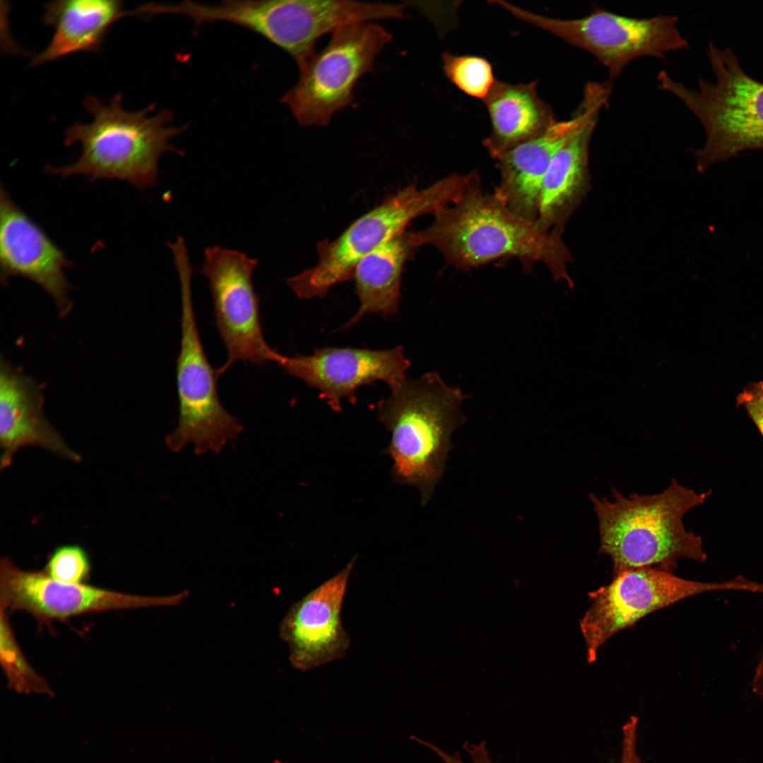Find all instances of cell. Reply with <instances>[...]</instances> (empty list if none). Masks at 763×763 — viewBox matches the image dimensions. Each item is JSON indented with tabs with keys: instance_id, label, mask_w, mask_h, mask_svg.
<instances>
[{
	"instance_id": "cell-5",
	"label": "cell",
	"mask_w": 763,
	"mask_h": 763,
	"mask_svg": "<svg viewBox=\"0 0 763 763\" xmlns=\"http://www.w3.org/2000/svg\"><path fill=\"white\" fill-rule=\"evenodd\" d=\"M706 54L715 79L700 78L697 90L664 71L657 76L660 89L680 99L704 129L705 143L696 153L699 170L744 150H763V83L745 72L729 47L711 41Z\"/></svg>"
},
{
	"instance_id": "cell-1",
	"label": "cell",
	"mask_w": 763,
	"mask_h": 763,
	"mask_svg": "<svg viewBox=\"0 0 763 763\" xmlns=\"http://www.w3.org/2000/svg\"><path fill=\"white\" fill-rule=\"evenodd\" d=\"M434 216L427 227L411 231L413 242L418 248L433 246L448 264L468 271L514 256L526 271L542 262L555 279L572 284L562 233L540 228L510 210L495 192H485L475 170L460 198Z\"/></svg>"
},
{
	"instance_id": "cell-8",
	"label": "cell",
	"mask_w": 763,
	"mask_h": 763,
	"mask_svg": "<svg viewBox=\"0 0 763 763\" xmlns=\"http://www.w3.org/2000/svg\"><path fill=\"white\" fill-rule=\"evenodd\" d=\"M391 39L372 22L337 29L326 47L299 67V80L282 102L300 125H328L352 102L357 81L373 71L376 57Z\"/></svg>"
},
{
	"instance_id": "cell-9",
	"label": "cell",
	"mask_w": 763,
	"mask_h": 763,
	"mask_svg": "<svg viewBox=\"0 0 763 763\" xmlns=\"http://www.w3.org/2000/svg\"><path fill=\"white\" fill-rule=\"evenodd\" d=\"M761 583L736 577L723 582H700L653 567L624 572L608 585L590 592L592 601L579 621L586 660L593 663L613 635L646 615L700 593L716 591L760 593Z\"/></svg>"
},
{
	"instance_id": "cell-26",
	"label": "cell",
	"mask_w": 763,
	"mask_h": 763,
	"mask_svg": "<svg viewBox=\"0 0 763 763\" xmlns=\"http://www.w3.org/2000/svg\"><path fill=\"white\" fill-rule=\"evenodd\" d=\"M743 406L763 436V382L747 387L738 396Z\"/></svg>"
},
{
	"instance_id": "cell-30",
	"label": "cell",
	"mask_w": 763,
	"mask_h": 763,
	"mask_svg": "<svg viewBox=\"0 0 763 763\" xmlns=\"http://www.w3.org/2000/svg\"><path fill=\"white\" fill-rule=\"evenodd\" d=\"M760 661H763V655L762 656V658H761Z\"/></svg>"
},
{
	"instance_id": "cell-14",
	"label": "cell",
	"mask_w": 763,
	"mask_h": 763,
	"mask_svg": "<svg viewBox=\"0 0 763 763\" xmlns=\"http://www.w3.org/2000/svg\"><path fill=\"white\" fill-rule=\"evenodd\" d=\"M611 90L609 82L588 81L582 100L569 119L556 122L542 135L496 160L500 182L494 192L510 210L536 221L542 183L554 157L591 117L600 112Z\"/></svg>"
},
{
	"instance_id": "cell-17",
	"label": "cell",
	"mask_w": 763,
	"mask_h": 763,
	"mask_svg": "<svg viewBox=\"0 0 763 763\" xmlns=\"http://www.w3.org/2000/svg\"><path fill=\"white\" fill-rule=\"evenodd\" d=\"M44 385L3 357L0 361L1 469L8 467L14 454L25 446H38L79 461L48 421L44 413Z\"/></svg>"
},
{
	"instance_id": "cell-7",
	"label": "cell",
	"mask_w": 763,
	"mask_h": 763,
	"mask_svg": "<svg viewBox=\"0 0 763 763\" xmlns=\"http://www.w3.org/2000/svg\"><path fill=\"white\" fill-rule=\"evenodd\" d=\"M174 259L181 291V340L176 366L179 418L177 428L166 437L165 442L175 452L193 443L196 454H218L243 427L218 398L219 376L208 360L196 321L188 252H177Z\"/></svg>"
},
{
	"instance_id": "cell-10",
	"label": "cell",
	"mask_w": 763,
	"mask_h": 763,
	"mask_svg": "<svg viewBox=\"0 0 763 763\" xmlns=\"http://www.w3.org/2000/svg\"><path fill=\"white\" fill-rule=\"evenodd\" d=\"M491 3L591 53L608 69L611 79L636 58L663 59L669 52L689 47L677 28L676 16L632 18L595 8L588 16L563 20L536 14L502 0Z\"/></svg>"
},
{
	"instance_id": "cell-28",
	"label": "cell",
	"mask_w": 763,
	"mask_h": 763,
	"mask_svg": "<svg viewBox=\"0 0 763 763\" xmlns=\"http://www.w3.org/2000/svg\"><path fill=\"white\" fill-rule=\"evenodd\" d=\"M754 691L763 698V663L759 662L756 669L754 680Z\"/></svg>"
},
{
	"instance_id": "cell-29",
	"label": "cell",
	"mask_w": 763,
	"mask_h": 763,
	"mask_svg": "<svg viewBox=\"0 0 763 763\" xmlns=\"http://www.w3.org/2000/svg\"><path fill=\"white\" fill-rule=\"evenodd\" d=\"M274 763H285V762H282V761H280V760H278V759H276V760L274 761Z\"/></svg>"
},
{
	"instance_id": "cell-19",
	"label": "cell",
	"mask_w": 763,
	"mask_h": 763,
	"mask_svg": "<svg viewBox=\"0 0 763 763\" xmlns=\"http://www.w3.org/2000/svg\"><path fill=\"white\" fill-rule=\"evenodd\" d=\"M536 87L537 81L510 84L496 81L483 100L492 126L483 145L493 159L542 135L557 122L552 108L539 97Z\"/></svg>"
},
{
	"instance_id": "cell-23",
	"label": "cell",
	"mask_w": 763,
	"mask_h": 763,
	"mask_svg": "<svg viewBox=\"0 0 763 763\" xmlns=\"http://www.w3.org/2000/svg\"><path fill=\"white\" fill-rule=\"evenodd\" d=\"M442 61L446 76L460 90L483 100L487 97L496 81L492 66L487 59L446 52Z\"/></svg>"
},
{
	"instance_id": "cell-13",
	"label": "cell",
	"mask_w": 763,
	"mask_h": 763,
	"mask_svg": "<svg viewBox=\"0 0 763 763\" xmlns=\"http://www.w3.org/2000/svg\"><path fill=\"white\" fill-rule=\"evenodd\" d=\"M273 362L318 390L336 412L341 410L344 398L355 405L362 386L382 381L392 389L406 378L410 366L401 345L385 350L326 346L309 355L278 352Z\"/></svg>"
},
{
	"instance_id": "cell-16",
	"label": "cell",
	"mask_w": 763,
	"mask_h": 763,
	"mask_svg": "<svg viewBox=\"0 0 763 763\" xmlns=\"http://www.w3.org/2000/svg\"><path fill=\"white\" fill-rule=\"evenodd\" d=\"M73 263L0 187V279L25 278L42 288L53 299L60 317L73 307L71 285L64 270Z\"/></svg>"
},
{
	"instance_id": "cell-21",
	"label": "cell",
	"mask_w": 763,
	"mask_h": 763,
	"mask_svg": "<svg viewBox=\"0 0 763 763\" xmlns=\"http://www.w3.org/2000/svg\"><path fill=\"white\" fill-rule=\"evenodd\" d=\"M418 249L413 244L411 231L405 230L356 264L352 279L360 307L343 329L356 324L367 314L377 313L386 317L398 312L404 266Z\"/></svg>"
},
{
	"instance_id": "cell-3",
	"label": "cell",
	"mask_w": 763,
	"mask_h": 763,
	"mask_svg": "<svg viewBox=\"0 0 763 763\" xmlns=\"http://www.w3.org/2000/svg\"><path fill=\"white\" fill-rule=\"evenodd\" d=\"M83 105L92 121L71 125L64 141L67 146L80 144L78 158L69 165H47L46 173L61 178L84 176L91 181L117 179L146 189L156 182L158 162L165 153L182 154L170 141L187 126L172 124V113L168 110L154 114L151 104L140 111H128L120 94L108 105L90 95Z\"/></svg>"
},
{
	"instance_id": "cell-15",
	"label": "cell",
	"mask_w": 763,
	"mask_h": 763,
	"mask_svg": "<svg viewBox=\"0 0 763 763\" xmlns=\"http://www.w3.org/2000/svg\"><path fill=\"white\" fill-rule=\"evenodd\" d=\"M357 557L294 603L279 628L292 666L308 671L344 657L350 638L341 620L348 581Z\"/></svg>"
},
{
	"instance_id": "cell-2",
	"label": "cell",
	"mask_w": 763,
	"mask_h": 763,
	"mask_svg": "<svg viewBox=\"0 0 763 763\" xmlns=\"http://www.w3.org/2000/svg\"><path fill=\"white\" fill-rule=\"evenodd\" d=\"M710 493H698L675 480L656 495L626 497L613 488L610 500L590 493L598 522V552L610 558L614 576L644 567L673 573L680 559L704 562L702 538L685 528L683 517Z\"/></svg>"
},
{
	"instance_id": "cell-25",
	"label": "cell",
	"mask_w": 763,
	"mask_h": 763,
	"mask_svg": "<svg viewBox=\"0 0 763 763\" xmlns=\"http://www.w3.org/2000/svg\"><path fill=\"white\" fill-rule=\"evenodd\" d=\"M413 738L432 750L444 763H464L459 752L450 754L434 744L415 737H413ZM463 748L471 756L473 763H495L491 759L485 742L478 744H471L466 742L463 745Z\"/></svg>"
},
{
	"instance_id": "cell-6",
	"label": "cell",
	"mask_w": 763,
	"mask_h": 763,
	"mask_svg": "<svg viewBox=\"0 0 763 763\" xmlns=\"http://www.w3.org/2000/svg\"><path fill=\"white\" fill-rule=\"evenodd\" d=\"M453 174L418 189L410 184L389 194L353 221L333 240L317 244V264L287 280L298 298L326 296L330 289L352 279L356 264L365 255L406 230L415 218L431 214L456 202L471 178Z\"/></svg>"
},
{
	"instance_id": "cell-12",
	"label": "cell",
	"mask_w": 763,
	"mask_h": 763,
	"mask_svg": "<svg viewBox=\"0 0 763 763\" xmlns=\"http://www.w3.org/2000/svg\"><path fill=\"white\" fill-rule=\"evenodd\" d=\"M146 596L120 593L86 584H66L44 571H25L9 559L0 562V605L27 611L40 620H64L93 612L174 606L188 596Z\"/></svg>"
},
{
	"instance_id": "cell-24",
	"label": "cell",
	"mask_w": 763,
	"mask_h": 763,
	"mask_svg": "<svg viewBox=\"0 0 763 763\" xmlns=\"http://www.w3.org/2000/svg\"><path fill=\"white\" fill-rule=\"evenodd\" d=\"M86 551L78 545L56 548L49 556L44 572L54 581L66 584H83L90 573Z\"/></svg>"
},
{
	"instance_id": "cell-20",
	"label": "cell",
	"mask_w": 763,
	"mask_h": 763,
	"mask_svg": "<svg viewBox=\"0 0 763 763\" xmlns=\"http://www.w3.org/2000/svg\"><path fill=\"white\" fill-rule=\"evenodd\" d=\"M600 112L591 117L554 157L542 183L536 223L562 233L588 187V145Z\"/></svg>"
},
{
	"instance_id": "cell-22",
	"label": "cell",
	"mask_w": 763,
	"mask_h": 763,
	"mask_svg": "<svg viewBox=\"0 0 763 763\" xmlns=\"http://www.w3.org/2000/svg\"><path fill=\"white\" fill-rule=\"evenodd\" d=\"M0 661L9 687L19 693L52 694L47 682L30 666L17 643L7 615L1 606Z\"/></svg>"
},
{
	"instance_id": "cell-18",
	"label": "cell",
	"mask_w": 763,
	"mask_h": 763,
	"mask_svg": "<svg viewBox=\"0 0 763 763\" xmlns=\"http://www.w3.org/2000/svg\"><path fill=\"white\" fill-rule=\"evenodd\" d=\"M45 25L54 30L45 47L32 61V66L54 61L78 52H96L117 20L136 15L119 0H59L46 4Z\"/></svg>"
},
{
	"instance_id": "cell-11",
	"label": "cell",
	"mask_w": 763,
	"mask_h": 763,
	"mask_svg": "<svg viewBox=\"0 0 763 763\" xmlns=\"http://www.w3.org/2000/svg\"><path fill=\"white\" fill-rule=\"evenodd\" d=\"M258 261L237 250L218 246L204 250L201 273L208 280L215 321L227 351L220 377L235 362L255 365L274 362L278 351L266 342L259 300L252 282Z\"/></svg>"
},
{
	"instance_id": "cell-4",
	"label": "cell",
	"mask_w": 763,
	"mask_h": 763,
	"mask_svg": "<svg viewBox=\"0 0 763 763\" xmlns=\"http://www.w3.org/2000/svg\"><path fill=\"white\" fill-rule=\"evenodd\" d=\"M464 395L444 383L437 372L406 378L377 403L379 420L389 432L386 449L392 459L391 474L401 486H412L425 506L443 475L453 432L466 420Z\"/></svg>"
},
{
	"instance_id": "cell-27",
	"label": "cell",
	"mask_w": 763,
	"mask_h": 763,
	"mask_svg": "<svg viewBox=\"0 0 763 763\" xmlns=\"http://www.w3.org/2000/svg\"><path fill=\"white\" fill-rule=\"evenodd\" d=\"M638 718L632 716L622 728L621 763H641L637 752Z\"/></svg>"
}]
</instances>
